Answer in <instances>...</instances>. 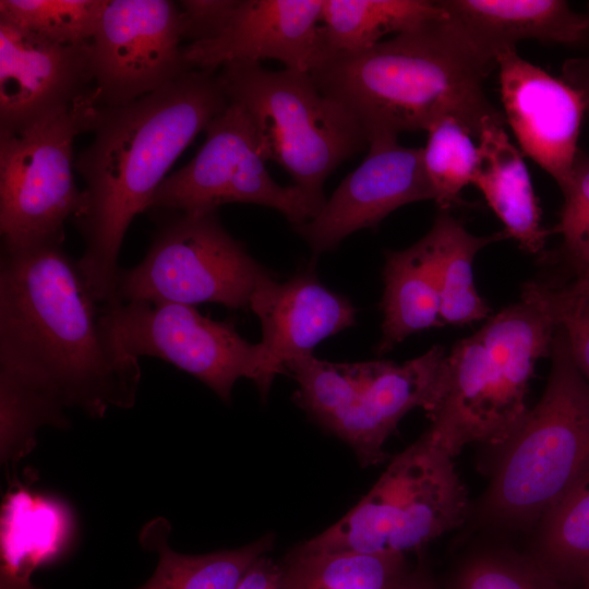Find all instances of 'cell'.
<instances>
[{"instance_id": "obj_33", "label": "cell", "mask_w": 589, "mask_h": 589, "mask_svg": "<svg viewBox=\"0 0 589 589\" xmlns=\"http://www.w3.org/2000/svg\"><path fill=\"white\" fill-rule=\"evenodd\" d=\"M238 0H184L179 2L183 37L190 43L216 37L231 17Z\"/></svg>"}, {"instance_id": "obj_3", "label": "cell", "mask_w": 589, "mask_h": 589, "mask_svg": "<svg viewBox=\"0 0 589 589\" xmlns=\"http://www.w3.org/2000/svg\"><path fill=\"white\" fill-rule=\"evenodd\" d=\"M495 65L447 16L363 51L326 56L310 74L356 116L368 137L426 131L443 117L478 137L484 118L503 116L483 87Z\"/></svg>"}, {"instance_id": "obj_2", "label": "cell", "mask_w": 589, "mask_h": 589, "mask_svg": "<svg viewBox=\"0 0 589 589\" xmlns=\"http://www.w3.org/2000/svg\"><path fill=\"white\" fill-rule=\"evenodd\" d=\"M228 104L218 74L192 70L132 103L99 106L94 139L74 160L86 188L73 218L85 242L77 263L101 304L115 297L132 219L149 208L170 167Z\"/></svg>"}, {"instance_id": "obj_18", "label": "cell", "mask_w": 589, "mask_h": 589, "mask_svg": "<svg viewBox=\"0 0 589 589\" xmlns=\"http://www.w3.org/2000/svg\"><path fill=\"white\" fill-rule=\"evenodd\" d=\"M249 308L262 325L260 345L271 383L286 373L289 362L313 354L320 341L356 322L351 302L326 288L311 269L284 283L266 277L254 290Z\"/></svg>"}, {"instance_id": "obj_23", "label": "cell", "mask_w": 589, "mask_h": 589, "mask_svg": "<svg viewBox=\"0 0 589 589\" xmlns=\"http://www.w3.org/2000/svg\"><path fill=\"white\" fill-rule=\"evenodd\" d=\"M423 238L435 271L443 323L466 325L490 317L491 309L476 288L473 262L483 248L507 239L505 232L472 235L449 211L440 209Z\"/></svg>"}, {"instance_id": "obj_35", "label": "cell", "mask_w": 589, "mask_h": 589, "mask_svg": "<svg viewBox=\"0 0 589 589\" xmlns=\"http://www.w3.org/2000/svg\"><path fill=\"white\" fill-rule=\"evenodd\" d=\"M584 56L567 59L562 65V79L577 89L589 112V44Z\"/></svg>"}, {"instance_id": "obj_17", "label": "cell", "mask_w": 589, "mask_h": 589, "mask_svg": "<svg viewBox=\"0 0 589 589\" xmlns=\"http://www.w3.org/2000/svg\"><path fill=\"white\" fill-rule=\"evenodd\" d=\"M93 89L89 44L59 45L0 20V131L21 129Z\"/></svg>"}, {"instance_id": "obj_7", "label": "cell", "mask_w": 589, "mask_h": 589, "mask_svg": "<svg viewBox=\"0 0 589 589\" xmlns=\"http://www.w3.org/2000/svg\"><path fill=\"white\" fill-rule=\"evenodd\" d=\"M469 514L468 493L453 457L426 430L390 459L347 514L301 545L405 555L458 528Z\"/></svg>"}, {"instance_id": "obj_29", "label": "cell", "mask_w": 589, "mask_h": 589, "mask_svg": "<svg viewBox=\"0 0 589 589\" xmlns=\"http://www.w3.org/2000/svg\"><path fill=\"white\" fill-rule=\"evenodd\" d=\"M105 0H1L0 20L64 46L88 45Z\"/></svg>"}, {"instance_id": "obj_27", "label": "cell", "mask_w": 589, "mask_h": 589, "mask_svg": "<svg viewBox=\"0 0 589 589\" xmlns=\"http://www.w3.org/2000/svg\"><path fill=\"white\" fill-rule=\"evenodd\" d=\"M532 557L551 575L589 586V471L538 521Z\"/></svg>"}, {"instance_id": "obj_22", "label": "cell", "mask_w": 589, "mask_h": 589, "mask_svg": "<svg viewBox=\"0 0 589 589\" xmlns=\"http://www.w3.org/2000/svg\"><path fill=\"white\" fill-rule=\"evenodd\" d=\"M378 354L390 351L414 333L442 327L441 298L431 255L424 238L400 251H387Z\"/></svg>"}, {"instance_id": "obj_26", "label": "cell", "mask_w": 589, "mask_h": 589, "mask_svg": "<svg viewBox=\"0 0 589 589\" xmlns=\"http://www.w3.org/2000/svg\"><path fill=\"white\" fill-rule=\"evenodd\" d=\"M281 568L285 589H395L404 554L318 551L298 545Z\"/></svg>"}, {"instance_id": "obj_30", "label": "cell", "mask_w": 589, "mask_h": 589, "mask_svg": "<svg viewBox=\"0 0 589 589\" xmlns=\"http://www.w3.org/2000/svg\"><path fill=\"white\" fill-rule=\"evenodd\" d=\"M521 298L541 306L563 332L577 368L589 383V296L573 284L556 287L530 280Z\"/></svg>"}, {"instance_id": "obj_37", "label": "cell", "mask_w": 589, "mask_h": 589, "mask_svg": "<svg viewBox=\"0 0 589 589\" xmlns=\"http://www.w3.org/2000/svg\"><path fill=\"white\" fill-rule=\"evenodd\" d=\"M573 285L589 296V272L576 275V279Z\"/></svg>"}, {"instance_id": "obj_25", "label": "cell", "mask_w": 589, "mask_h": 589, "mask_svg": "<svg viewBox=\"0 0 589 589\" xmlns=\"http://www.w3.org/2000/svg\"><path fill=\"white\" fill-rule=\"evenodd\" d=\"M169 524L157 518L141 532V543L158 552L159 560L152 577L137 589H237L250 568L273 545V536L232 550L203 555L175 552L168 544Z\"/></svg>"}, {"instance_id": "obj_15", "label": "cell", "mask_w": 589, "mask_h": 589, "mask_svg": "<svg viewBox=\"0 0 589 589\" xmlns=\"http://www.w3.org/2000/svg\"><path fill=\"white\" fill-rule=\"evenodd\" d=\"M322 7L323 0H238L216 37L184 46L185 60L192 70L215 71L274 59L311 72L323 57Z\"/></svg>"}, {"instance_id": "obj_10", "label": "cell", "mask_w": 589, "mask_h": 589, "mask_svg": "<svg viewBox=\"0 0 589 589\" xmlns=\"http://www.w3.org/2000/svg\"><path fill=\"white\" fill-rule=\"evenodd\" d=\"M104 328L128 359L160 358L195 376L225 402L235 383L252 380L266 399L272 383L260 344L242 338L232 322L215 321L181 303L117 301L101 306Z\"/></svg>"}, {"instance_id": "obj_28", "label": "cell", "mask_w": 589, "mask_h": 589, "mask_svg": "<svg viewBox=\"0 0 589 589\" xmlns=\"http://www.w3.org/2000/svg\"><path fill=\"white\" fill-rule=\"evenodd\" d=\"M422 147L424 170L440 209L462 206L461 191L472 183L478 146L472 133L454 117H443L428 130Z\"/></svg>"}, {"instance_id": "obj_4", "label": "cell", "mask_w": 589, "mask_h": 589, "mask_svg": "<svg viewBox=\"0 0 589 589\" xmlns=\"http://www.w3.org/2000/svg\"><path fill=\"white\" fill-rule=\"evenodd\" d=\"M556 325L536 303L520 298L447 353L435 399L425 411L429 431L454 458L469 444H505L530 408L538 360L551 356Z\"/></svg>"}, {"instance_id": "obj_20", "label": "cell", "mask_w": 589, "mask_h": 589, "mask_svg": "<svg viewBox=\"0 0 589 589\" xmlns=\"http://www.w3.org/2000/svg\"><path fill=\"white\" fill-rule=\"evenodd\" d=\"M10 485L0 515V589H37L33 574L71 549L74 516L57 496Z\"/></svg>"}, {"instance_id": "obj_6", "label": "cell", "mask_w": 589, "mask_h": 589, "mask_svg": "<svg viewBox=\"0 0 589 589\" xmlns=\"http://www.w3.org/2000/svg\"><path fill=\"white\" fill-rule=\"evenodd\" d=\"M218 80L228 101L249 118L265 161L281 166L294 185L320 201H326L327 177L369 145L356 116L324 94L310 72L229 63Z\"/></svg>"}, {"instance_id": "obj_19", "label": "cell", "mask_w": 589, "mask_h": 589, "mask_svg": "<svg viewBox=\"0 0 589 589\" xmlns=\"http://www.w3.org/2000/svg\"><path fill=\"white\" fill-rule=\"evenodd\" d=\"M442 8L489 59L517 43L589 44V8L574 11L563 0H438Z\"/></svg>"}, {"instance_id": "obj_5", "label": "cell", "mask_w": 589, "mask_h": 589, "mask_svg": "<svg viewBox=\"0 0 589 589\" xmlns=\"http://www.w3.org/2000/svg\"><path fill=\"white\" fill-rule=\"evenodd\" d=\"M551 371L538 404L496 450L478 515L522 527L541 517L589 471V383L556 326Z\"/></svg>"}, {"instance_id": "obj_12", "label": "cell", "mask_w": 589, "mask_h": 589, "mask_svg": "<svg viewBox=\"0 0 589 589\" xmlns=\"http://www.w3.org/2000/svg\"><path fill=\"white\" fill-rule=\"evenodd\" d=\"M181 13L168 0H105L89 41L99 106H121L192 71Z\"/></svg>"}, {"instance_id": "obj_32", "label": "cell", "mask_w": 589, "mask_h": 589, "mask_svg": "<svg viewBox=\"0 0 589 589\" xmlns=\"http://www.w3.org/2000/svg\"><path fill=\"white\" fill-rule=\"evenodd\" d=\"M564 203L551 232L562 237L561 253L576 275L589 272V155L578 152Z\"/></svg>"}, {"instance_id": "obj_8", "label": "cell", "mask_w": 589, "mask_h": 589, "mask_svg": "<svg viewBox=\"0 0 589 589\" xmlns=\"http://www.w3.org/2000/svg\"><path fill=\"white\" fill-rule=\"evenodd\" d=\"M98 108L94 88L75 104L21 129L0 131L2 248L64 240V224L83 203L72 171L73 141L93 131Z\"/></svg>"}, {"instance_id": "obj_14", "label": "cell", "mask_w": 589, "mask_h": 589, "mask_svg": "<svg viewBox=\"0 0 589 589\" xmlns=\"http://www.w3.org/2000/svg\"><path fill=\"white\" fill-rule=\"evenodd\" d=\"M504 118L518 145L563 192L579 152L586 104L562 77L522 59L516 48L496 57Z\"/></svg>"}, {"instance_id": "obj_13", "label": "cell", "mask_w": 589, "mask_h": 589, "mask_svg": "<svg viewBox=\"0 0 589 589\" xmlns=\"http://www.w3.org/2000/svg\"><path fill=\"white\" fill-rule=\"evenodd\" d=\"M368 154L334 191L315 217L294 226L315 255L335 249L346 237L376 227L406 204L434 200L422 147L399 144L398 135L372 134Z\"/></svg>"}, {"instance_id": "obj_11", "label": "cell", "mask_w": 589, "mask_h": 589, "mask_svg": "<svg viewBox=\"0 0 589 589\" xmlns=\"http://www.w3.org/2000/svg\"><path fill=\"white\" fill-rule=\"evenodd\" d=\"M204 131L196 155L164 179L149 208L204 213L227 203H250L274 208L298 226L325 204L294 184L284 187L272 178L252 124L237 104L229 103Z\"/></svg>"}, {"instance_id": "obj_16", "label": "cell", "mask_w": 589, "mask_h": 589, "mask_svg": "<svg viewBox=\"0 0 589 589\" xmlns=\"http://www.w3.org/2000/svg\"><path fill=\"white\" fill-rule=\"evenodd\" d=\"M447 352L436 345L404 363H352L353 387L348 404L329 433L348 444L363 467L384 462V445L412 409L433 404Z\"/></svg>"}, {"instance_id": "obj_24", "label": "cell", "mask_w": 589, "mask_h": 589, "mask_svg": "<svg viewBox=\"0 0 589 589\" xmlns=\"http://www.w3.org/2000/svg\"><path fill=\"white\" fill-rule=\"evenodd\" d=\"M447 16L438 1L323 0L322 58L363 51L388 34L397 35Z\"/></svg>"}, {"instance_id": "obj_1", "label": "cell", "mask_w": 589, "mask_h": 589, "mask_svg": "<svg viewBox=\"0 0 589 589\" xmlns=\"http://www.w3.org/2000/svg\"><path fill=\"white\" fill-rule=\"evenodd\" d=\"M62 243L2 248L0 374L65 417L101 418L134 406L141 369L111 344L103 304Z\"/></svg>"}, {"instance_id": "obj_36", "label": "cell", "mask_w": 589, "mask_h": 589, "mask_svg": "<svg viewBox=\"0 0 589 589\" xmlns=\"http://www.w3.org/2000/svg\"><path fill=\"white\" fill-rule=\"evenodd\" d=\"M395 589H436L435 586L421 574H407Z\"/></svg>"}, {"instance_id": "obj_21", "label": "cell", "mask_w": 589, "mask_h": 589, "mask_svg": "<svg viewBox=\"0 0 589 589\" xmlns=\"http://www.w3.org/2000/svg\"><path fill=\"white\" fill-rule=\"evenodd\" d=\"M505 123L504 116L486 117L481 122L472 184L502 221L507 239H514L525 252L540 256L545 253L550 231L542 225L531 177L504 129Z\"/></svg>"}, {"instance_id": "obj_9", "label": "cell", "mask_w": 589, "mask_h": 589, "mask_svg": "<svg viewBox=\"0 0 589 589\" xmlns=\"http://www.w3.org/2000/svg\"><path fill=\"white\" fill-rule=\"evenodd\" d=\"M268 276L225 230L216 211L177 212L159 226L144 259L119 271L112 300L244 309Z\"/></svg>"}, {"instance_id": "obj_34", "label": "cell", "mask_w": 589, "mask_h": 589, "mask_svg": "<svg viewBox=\"0 0 589 589\" xmlns=\"http://www.w3.org/2000/svg\"><path fill=\"white\" fill-rule=\"evenodd\" d=\"M237 589H285L281 568L264 555L250 568Z\"/></svg>"}, {"instance_id": "obj_31", "label": "cell", "mask_w": 589, "mask_h": 589, "mask_svg": "<svg viewBox=\"0 0 589 589\" xmlns=\"http://www.w3.org/2000/svg\"><path fill=\"white\" fill-rule=\"evenodd\" d=\"M452 589H561L557 579L532 557L480 553L457 573Z\"/></svg>"}]
</instances>
